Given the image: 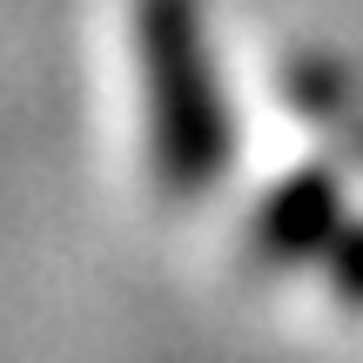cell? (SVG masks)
<instances>
[{
  "label": "cell",
  "mask_w": 363,
  "mask_h": 363,
  "mask_svg": "<svg viewBox=\"0 0 363 363\" xmlns=\"http://www.w3.org/2000/svg\"><path fill=\"white\" fill-rule=\"evenodd\" d=\"M148 169L169 195H208L235 162V115L216 81L202 0H135Z\"/></svg>",
  "instance_id": "6da1fadb"
},
{
  "label": "cell",
  "mask_w": 363,
  "mask_h": 363,
  "mask_svg": "<svg viewBox=\"0 0 363 363\" xmlns=\"http://www.w3.org/2000/svg\"><path fill=\"white\" fill-rule=\"evenodd\" d=\"M337 235H343V208H337V189L323 175H296L289 189H269V202L256 208V249L276 262L330 256Z\"/></svg>",
  "instance_id": "7a4b0ae2"
},
{
  "label": "cell",
  "mask_w": 363,
  "mask_h": 363,
  "mask_svg": "<svg viewBox=\"0 0 363 363\" xmlns=\"http://www.w3.org/2000/svg\"><path fill=\"white\" fill-rule=\"evenodd\" d=\"M323 262H330V283H337L350 303H363V229H350V222H343V235L330 242Z\"/></svg>",
  "instance_id": "3957f363"
}]
</instances>
